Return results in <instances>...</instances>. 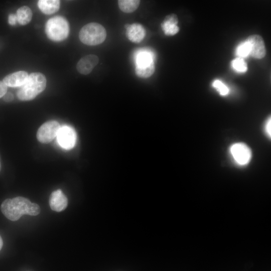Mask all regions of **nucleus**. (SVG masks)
<instances>
[{
  "instance_id": "f257e3e1",
  "label": "nucleus",
  "mask_w": 271,
  "mask_h": 271,
  "mask_svg": "<svg viewBox=\"0 0 271 271\" xmlns=\"http://www.w3.org/2000/svg\"><path fill=\"white\" fill-rule=\"evenodd\" d=\"M3 214L9 220L17 221L24 214L36 216L40 212V206L23 197L7 199L1 204Z\"/></svg>"
},
{
  "instance_id": "f03ea898",
  "label": "nucleus",
  "mask_w": 271,
  "mask_h": 271,
  "mask_svg": "<svg viewBox=\"0 0 271 271\" xmlns=\"http://www.w3.org/2000/svg\"><path fill=\"white\" fill-rule=\"evenodd\" d=\"M46 82V78L43 74L39 72L32 73L17 91V97L22 101L34 99L45 89Z\"/></svg>"
},
{
  "instance_id": "7ed1b4c3",
  "label": "nucleus",
  "mask_w": 271,
  "mask_h": 271,
  "mask_svg": "<svg viewBox=\"0 0 271 271\" xmlns=\"http://www.w3.org/2000/svg\"><path fill=\"white\" fill-rule=\"evenodd\" d=\"M106 37V32L101 25L97 23H90L84 26L79 33L82 43L89 46H95L104 42Z\"/></svg>"
},
{
  "instance_id": "20e7f679",
  "label": "nucleus",
  "mask_w": 271,
  "mask_h": 271,
  "mask_svg": "<svg viewBox=\"0 0 271 271\" xmlns=\"http://www.w3.org/2000/svg\"><path fill=\"white\" fill-rule=\"evenodd\" d=\"M47 37L55 41L65 39L69 33V26L67 21L61 16H56L50 19L46 24Z\"/></svg>"
},
{
  "instance_id": "39448f33",
  "label": "nucleus",
  "mask_w": 271,
  "mask_h": 271,
  "mask_svg": "<svg viewBox=\"0 0 271 271\" xmlns=\"http://www.w3.org/2000/svg\"><path fill=\"white\" fill-rule=\"evenodd\" d=\"M229 153L234 163L240 166L247 165L252 157L251 150L242 143L232 144L229 148Z\"/></svg>"
},
{
  "instance_id": "423d86ee",
  "label": "nucleus",
  "mask_w": 271,
  "mask_h": 271,
  "mask_svg": "<svg viewBox=\"0 0 271 271\" xmlns=\"http://www.w3.org/2000/svg\"><path fill=\"white\" fill-rule=\"evenodd\" d=\"M61 126L58 122L51 120L43 123L38 129L37 138L42 143H48L57 137Z\"/></svg>"
},
{
  "instance_id": "0eeeda50",
  "label": "nucleus",
  "mask_w": 271,
  "mask_h": 271,
  "mask_svg": "<svg viewBox=\"0 0 271 271\" xmlns=\"http://www.w3.org/2000/svg\"><path fill=\"white\" fill-rule=\"evenodd\" d=\"M58 143L63 148L70 150L74 147L76 141L75 130L68 125L60 127L57 136Z\"/></svg>"
},
{
  "instance_id": "6e6552de",
  "label": "nucleus",
  "mask_w": 271,
  "mask_h": 271,
  "mask_svg": "<svg viewBox=\"0 0 271 271\" xmlns=\"http://www.w3.org/2000/svg\"><path fill=\"white\" fill-rule=\"evenodd\" d=\"M250 50L249 55L256 59L263 58L266 54L265 44L262 37L258 35L249 36L246 40Z\"/></svg>"
},
{
  "instance_id": "1a4fd4ad",
  "label": "nucleus",
  "mask_w": 271,
  "mask_h": 271,
  "mask_svg": "<svg viewBox=\"0 0 271 271\" xmlns=\"http://www.w3.org/2000/svg\"><path fill=\"white\" fill-rule=\"evenodd\" d=\"M68 204V199L61 189L53 191L49 198V205L51 209L56 212L65 210Z\"/></svg>"
},
{
  "instance_id": "9d476101",
  "label": "nucleus",
  "mask_w": 271,
  "mask_h": 271,
  "mask_svg": "<svg viewBox=\"0 0 271 271\" xmlns=\"http://www.w3.org/2000/svg\"><path fill=\"white\" fill-rule=\"evenodd\" d=\"M99 62L98 57L93 54L85 56L79 60L76 65L77 71L81 74H89Z\"/></svg>"
},
{
  "instance_id": "9b49d317",
  "label": "nucleus",
  "mask_w": 271,
  "mask_h": 271,
  "mask_svg": "<svg viewBox=\"0 0 271 271\" xmlns=\"http://www.w3.org/2000/svg\"><path fill=\"white\" fill-rule=\"evenodd\" d=\"M155 55L150 50H139L135 54L136 67H146L154 65Z\"/></svg>"
},
{
  "instance_id": "f8f14e48",
  "label": "nucleus",
  "mask_w": 271,
  "mask_h": 271,
  "mask_svg": "<svg viewBox=\"0 0 271 271\" xmlns=\"http://www.w3.org/2000/svg\"><path fill=\"white\" fill-rule=\"evenodd\" d=\"M124 27L126 29L127 37L131 42L139 43L143 41L146 35V31L143 26L134 23L132 25L126 24Z\"/></svg>"
},
{
  "instance_id": "ddd939ff",
  "label": "nucleus",
  "mask_w": 271,
  "mask_h": 271,
  "mask_svg": "<svg viewBox=\"0 0 271 271\" xmlns=\"http://www.w3.org/2000/svg\"><path fill=\"white\" fill-rule=\"evenodd\" d=\"M29 75L25 71H19L7 75L3 82L11 87H21L27 81Z\"/></svg>"
},
{
  "instance_id": "4468645a",
  "label": "nucleus",
  "mask_w": 271,
  "mask_h": 271,
  "mask_svg": "<svg viewBox=\"0 0 271 271\" xmlns=\"http://www.w3.org/2000/svg\"><path fill=\"white\" fill-rule=\"evenodd\" d=\"M178 22L176 15L172 14L167 15L161 24V28L167 36H173L179 31V28L177 26Z\"/></svg>"
},
{
  "instance_id": "2eb2a0df",
  "label": "nucleus",
  "mask_w": 271,
  "mask_h": 271,
  "mask_svg": "<svg viewBox=\"0 0 271 271\" xmlns=\"http://www.w3.org/2000/svg\"><path fill=\"white\" fill-rule=\"evenodd\" d=\"M38 6L42 13L50 15L59 10L60 1L58 0H39L38 2Z\"/></svg>"
},
{
  "instance_id": "dca6fc26",
  "label": "nucleus",
  "mask_w": 271,
  "mask_h": 271,
  "mask_svg": "<svg viewBox=\"0 0 271 271\" xmlns=\"http://www.w3.org/2000/svg\"><path fill=\"white\" fill-rule=\"evenodd\" d=\"M18 22L21 25L28 24L32 18V12L27 6H23L17 11Z\"/></svg>"
},
{
  "instance_id": "f3484780",
  "label": "nucleus",
  "mask_w": 271,
  "mask_h": 271,
  "mask_svg": "<svg viewBox=\"0 0 271 271\" xmlns=\"http://www.w3.org/2000/svg\"><path fill=\"white\" fill-rule=\"evenodd\" d=\"M140 1L119 0L118 5L120 10L125 13H130L135 11L139 7Z\"/></svg>"
},
{
  "instance_id": "a211bd4d",
  "label": "nucleus",
  "mask_w": 271,
  "mask_h": 271,
  "mask_svg": "<svg viewBox=\"0 0 271 271\" xmlns=\"http://www.w3.org/2000/svg\"><path fill=\"white\" fill-rule=\"evenodd\" d=\"M232 68L238 73H244L247 70V64L243 58H236L231 62Z\"/></svg>"
},
{
  "instance_id": "6ab92c4d",
  "label": "nucleus",
  "mask_w": 271,
  "mask_h": 271,
  "mask_svg": "<svg viewBox=\"0 0 271 271\" xmlns=\"http://www.w3.org/2000/svg\"><path fill=\"white\" fill-rule=\"evenodd\" d=\"M155 70V65L146 67H136V75L141 78H146L151 76Z\"/></svg>"
},
{
  "instance_id": "aec40b11",
  "label": "nucleus",
  "mask_w": 271,
  "mask_h": 271,
  "mask_svg": "<svg viewBox=\"0 0 271 271\" xmlns=\"http://www.w3.org/2000/svg\"><path fill=\"white\" fill-rule=\"evenodd\" d=\"M250 50L248 43L245 41L240 43L235 50L236 55L239 58H243L249 55Z\"/></svg>"
},
{
  "instance_id": "412c9836",
  "label": "nucleus",
  "mask_w": 271,
  "mask_h": 271,
  "mask_svg": "<svg viewBox=\"0 0 271 271\" xmlns=\"http://www.w3.org/2000/svg\"><path fill=\"white\" fill-rule=\"evenodd\" d=\"M212 85L221 95L225 96L229 93L228 88L219 80H214L212 83Z\"/></svg>"
},
{
  "instance_id": "4be33fe9",
  "label": "nucleus",
  "mask_w": 271,
  "mask_h": 271,
  "mask_svg": "<svg viewBox=\"0 0 271 271\" xmlns=\"http://www.w3.org/2000/svg\"><path fill=\"white\" fill-rule=\"evenodd\" d=\"M264 131L268 137L270 138L271 136V119L270 117L266 121L264 124Z\"/></svg>"
},
{
  "instance_id": "5701e85b",
  "label": "nucleus",
  "mask_w": 271,
  "mask_h": 271,
  "mask_svg": "<svg viewBox=\"0 0 271 271\" xmlns=\"http://www.w3.org/2000/svg\"><path fill=\"white\" fill-rule=\"evenodd\" d=\"M8 22L12 26L15 25L18 22L17 15L13 14H10L8 17Z\"/></svg>"
},
{
  "instance_id": "b1692460",
  "label": "nucleus",
  "mask_w": 271,
  "mask_h": 271,
  "mask_svg": "<svg viewBox=\"0 0 271 271\" xmlns=\"http://www.w3.org/2000/svg\"><path fill=\"white\" fill-rule=\"evenodd\" d=\"M7 87L3 81H0V98L3 97L7 92Z\"/></svg>"
},
{
  "instance_id": "393cba45",
  "label": "nucleus",
  "mask_w": 271,
  "mask_h": 271,
  "mask_svg": "<svg viewBox=\"0 0 271 271\" xmlns=\"http://www.w3.org/2000/svg\"><path fill=\"white\" fill-rule=\"evenodd\" d=\"M14 96L12 93L7 92L3 96V99L6 102H11L14 99Z\"/></svg>"
},
{
  "instance_id": "a878e982",
  "label": "nucleus",
  "mask_w": 271,
  "mask_h": 271,
  "mask_svg": "<svg viewBox=\"0 0 271 271\" xmlns=\"http://www.w3.org/2000/svg\"><path fill=\"white\" fill-rule=\"evenodd\" d=\"M3 244V239L0 235V250H1Z\"/></svg>"
},
{
  "instance_id": "bb28decb",
  "label": "nucleus",
  "mask_w": 271,
  "mask_h": 271,
  "mask_svg": "<svg viewBox=\"0 0 271 271\" xmlns=\"http://www.w3.org/2000/svg\"><path fill=\"white\" fill-rule=\"evenodd\" d=\"M1 161H0V171H1Z\"/></svg>"
}]
</instances>
